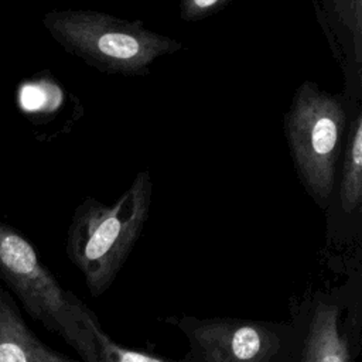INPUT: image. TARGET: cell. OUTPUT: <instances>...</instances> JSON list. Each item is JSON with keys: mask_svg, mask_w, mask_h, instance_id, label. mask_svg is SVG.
Here are the masks:
<instances>
[{"mask_svg": "<svg viewBox=\"0 0 362 362\" xmlns=\"http://www.w3.org/2000/svg\"><path fill=\"white\" fill-rule=\"evenodd\" d=\"M346 119L344 99L308 79L297 86L283 115L294 170L321 211L329 209L332 202Z\"/></svg>", "mask_w": 362, "mask_h": 362, "instance_id": "3", "label": "cell"}, {"mask_svg": "<svg viewBox=\"0 0 362 362\" xmlns=\"http://www.w3.org/2000/svg\"><path fill=\"white\" fill-rule=\"evenodd\" d=\"M232 0H180V16L184 21H198L225 8Z\"/></svg>", "mask_w": 362, "mask_h": 362, "instance_id": "10", "label": "cell"}, {"mask_svg": "<svg viewBox=\"0 0 362 362\" xmlns=\"http://www.w3.org/2000/svg\"><path fill=\"white\" fill-rule=\"evenodd\" d=\"M0 280L28 315L69 345L82 362H100L79 317V297L62 287L35 247L13 226L0 222Z\"/></svg>", "mask_w": 362, "mask_h": 362, "instance_id": "5", "label": "cell"}, {"mask_svg": "<svg viewBox=\"0 0 362 362\" xmlns=\"http://www.w3.org/2000/svg\"><path fill=\"white\" fill-rule=\"evenodd\" d=\"M317 20L346 86L359 88L362 69V0H314Z\"/></svg>", "mask_w": 362, "mask_h": 362, "instance_id": "7", "label": "cell"}, {"mask_svg": "<svg viewBox=\"0 0 362 362\" xmlns=\"http://www.w3.org/2000/svg\"><path fill=\"white\" fill-rule=\"evenodd\" d=\"M42 24L66 52L106 75H148L156 59L184 48L140 21L95 10H54Z\"/></svg>", "mask_w": 362, "mask_h": 362, "instance_id": "2", "label": "cell"}, {"mask_svg": "<svg viewBox=\"0 0 362 362\" xmlns=\"http://www.w3.org/2000/svg\"><path fill=\"white\" fill-rule=\"evenodd\" d=\"M151 195V175L143 170L113 204L86 198L76 206L65 250L93 297L105 294L126 263L147 222Z\"/></svg>", "mask_w": 362, "mask_h": 362, "instance_id": "1", "label": "cell"}, {"mask_svg": "<svg viewBox=\"0 0 362 362\" xmlns=\"http://www.w3.org/2000/svg\"><path fill=\"white\" fill-rule=\"evenodd\" d=\"M189 349L187 362H290L294 327L288 321L239 317H167Z\"/></svg>", "mask_w": 362, "mask_h": 362, "instance_id": "6", "label": "cell"}, {"mask_svg": "<svg viewBox=\"0 0 362 362\" xmlns=\"http://www.w3.org/2000/svg\"><path fill=\"white\" fill-rule=\"evenodd\" d=\"M294 327L290 362H361L362 262L329 287H308L288 305Z\"/></svg>", "mask_w": 362, "mask_h": 362, "instance_id": "4", "label": "cell"}, {"mask_svg": "<svg viewBox=\"0 0 362 362\" xmlns=\"http://www.w3.org/2000/svg\"><path fill=\"white\" fill-rule=\"evenodd\" d=\"M79 317L93 338L100 362H187L185 358L175 361L150 354L147 351L132 349L116 342L102 327L98 315L79 300Z\"/></svg>", "mask_w": 362, "mask_h": 362, "instance_id": "9", "label": "cell"}, {"mask_svg": "<svg viewBox=\"0 0 362 362\" xmlns=\"http://www.w3.org/2000/svg\"><path fill=\"white\" fill-rule=\"evenodd\" d=\"M185 361H187V359H185Z\"/></svg>", "mask_w": 362, "mask_h": 362, "instance_id": "11", "label": "cell"}, {"mask_svg": "<svg viewBox=\"0 0 362 362\" xmlns=\"http://www.w3.org/2000/svg\"><path fill=\"white\" fill-rule=\"evenodd\" d=\"M0 362H82L45 345L25 324L14 298L0 286Z\"/></svg>", "mask_w": 362, "mask_h": 362, "instance_id": "8", "label": "cell"}]
</instances>
